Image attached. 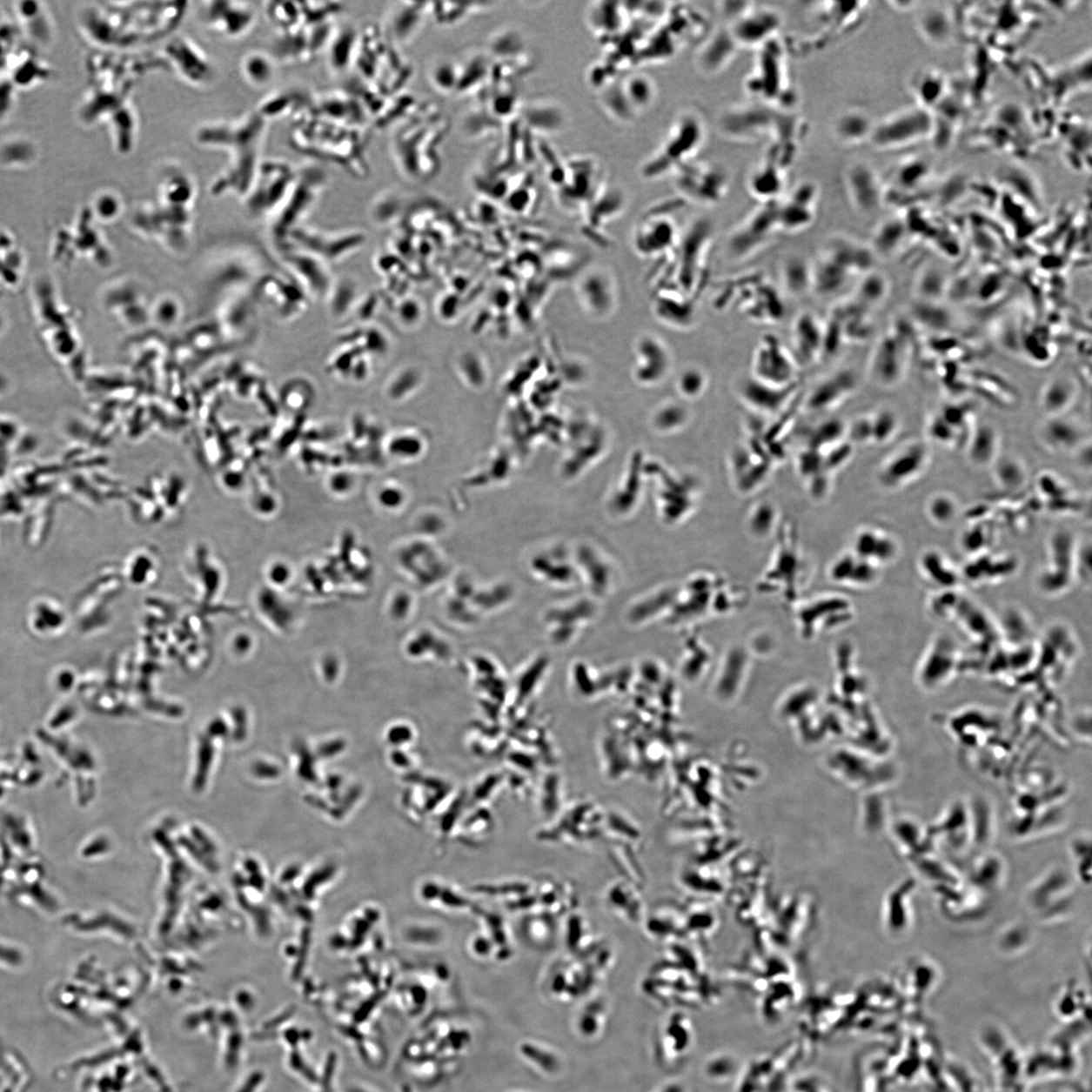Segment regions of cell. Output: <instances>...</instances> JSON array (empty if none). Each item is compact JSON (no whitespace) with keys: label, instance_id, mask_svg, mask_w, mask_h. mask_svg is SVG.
<instances>
[{"label":"cell","instance_id":"6da1fadb","mask_svg":"<svg viewBox=\"0 0 1092 1092\" xmlns=\"http://www.w3.org/2000/svg\"><path fill=\"white\" fill-rule=\"evenodd\" d=\"M268 122L256 110L236 118L199 124L195 139L199 146L226 155V164L210 185L211 195L246 197L264 161Z\"/></svg>","mask_w":1092,"mask_h":1092},{"label":"cell","instance_id":"7a4b0ae2","mask_svg":"<svg viewBox=\"0 0 1092 1092\" xmlns=\"http://www.w3.org/2000/svg\"><path fill=\"white\" fill-rule=\"evenodd\" d=\"M186 2H115L87 12L86 30L93 42L123 52L166 39L187 12Z\"/></svg>","mask_w":1092,"mask_h":1092},{"label":"cell","instance_id":"3957f363","mask_svg":"<svg viewBox=\"0 0 1092 1092\" xmlns=\"http://www.w3.org/2000/svg\"><path fill=\"white\" fill-rule=\"evenodd\" d=\"M788 51L779 37L757 50L754 68L745 81L752 101L780 110H795L798 97L788 70Z\"/></svg>","mask_w":1092,"mask_h":1092},{"label":"cell","instance_id":"277c9868","mask_svg":"<svg viewBox=\"0 0 1092 1092\" xmlns=\"http://www.w3.org/2000/svg\"><path fill=\"white\" fill-rule=\"evenodd\" d=\"M783 111L752 99L730 104L717 117L716 128L722 138L738 144L769 142L776 135Z\"/></svg>","mask_w":1092,"mask_h":1092},{"label":"cell","instance_id":"5b68a950","mask_svg":"<svg viewBox=\"0 0 1092 1092\" xmlns=\"http://www.w3.org/2000/svg\"><path fill=\"white\" fill-rule=\"evenodd\" d=\"M707 137V123L703 117L696 111H683L671 129L657 157L647 165V176H665L694 160L705 144Z\"/></svg>","mask_w":1092,"mask_h":1092},{"label":"cell","instance_id":"8992f818","mask_svg":"<svg viewBox=\"0 0 1092 1092\" xmlns=\"http://www.w3.org/2000/svg\"><path fill=\"white\" fill-rule=\"evenodd\" d=\"M717 303L721 309L727 303H735L741 313L754 322L778 323L786 315V305L775 286L756 276L734 280L720 293Z\"/></svg>","mask_w":1092,"mask_h":1092},{"label":"cell","instance_id":"52a82bcc","mask_svg":"<svg viewBox=\"0 0 1092 1092\" xmlns=\"http://www.w3.org/2000/svg\"><path fill=\"white\" fill-rule=\"evenodd\" d=\"M934 124L932 111L915 105L875 122L869 143L881 151L906 148L931 137Z\"/></svg>","mask_w":1092,"mask_h":1092},{"label":"cell","instance_id":"ba28073f","mask_svg":"<svg viewBox=\"0 0 1092 1092\" xmlns=\"http://www.w3.org/2000/svg\"><path fill=\"white\" fill-rule=\"evenodd\" d=\"M673 173L680 195L691 203L714 207L727 196L729 172L717 162L692 160Z\"/></svg>","mask_w":1092,"mask_h":1092},{"label":"cell","instance_id":"9c48e42d","mask_svg":"<svg viewBox=\"0 0 1092 1092\" xmlns=\"http://www.w3.org/2000/svg\"><path fill=\"white\" fill-rule=\"evenodd\" d=\"M779 202V201H778ZM778 202L760 204L728 236L727 251L736 261L746 260L764 251L780 233Z\"/></svg>","mask_w":1092,"mask_h":1092},{"label":"cell","instance_id":"30bf717a","mask_svg":"<svg viewBox=\"0 0 1092 1092\" xmlns=\"http://www.w3.org/2000/svg\"><path fill=\"white\" fill-rule=\"evenodd\" d=\"M161 55L166 61L168 70L176 73L187 85L204 89L215 79V67L209 56L190 37L172 36L165 43Z\"/></svg>","mask_w":1092,"mask_h":1092},{"label":"cell","instance_id":"8fae6325","mask_svg":"<svg viewBox=\"0 0 1092 1092\" xmlns=\"http://www.w3.org/2000/svg\"><path fill=\"white\" fill-rule=\"evenodd\" d=\"M801 368L777 335L760 337L753 354L751 376L774 385L791 386L800 385Z\"/></svg>","mask_w":1092,"mask_h":1092},{"label":"cell","instance_id":"7c38bea8","mask_svg":"<svg viewBox=\"0 0 1092 1092\" xmlns=\"http://www.w3.org/2000/svg\"><path fill=\"white\" fill-rule=\"evenodd\" d=\"M908 346L895 330L880 337L869 358L868 376L880 388L889 389L906 378L908 365Z\"/></svg>","mask_w":1092,"mask_h":1092},{"label":"cell","instance_id":"4fadbf2b","mask_svg":"<svg viewBox=\"0 0 1092 1092\" xmlns=\"http://www.w3.org/2000/svg\"><path fill=\"white\" fill-rule=\"evenodd\" d=\"M297 174L298 171L285 161L264 159L245 197L249 205L264 211L284 204L296 183Z\"/></svg>","mask_w":1092,"mask_h":1092},{"label":"cell","instance_id":"5bb4252c","mask_svg":"<svg viewBox=\"0 0 1092 1092\" xmlns=\"http://www.w3.org/2000/svg\"><path fill=\"white\" fill-rule=\"evenodd\" d=\"M1077 542L1069 530H1058L1049 541V563L1038 578L1039 589L1047 596H1058L1075 581Z\"/></svg>","mask_w":1092,"mask_h":1092},{"label":"cell","instance_id":"9a60e30c","mask_svg":"<svg viewBox=\"0 0 1092 1092\" xmlns=\"http://www.w3.org/2000/svg\"><path fill=\"white\" fill-rule=\"evenodd\" d=\"M741 49L757 50L776 39L783 18L776 9L752 3L740 16L726 24Z\"/></svg>","mask_w":1092,"mask_h":1092},{"label":"cell","instance_id":"2e32d148","mask_svg":"<svg viewBox=\"0 0 1092 1092\" xmlns=\"http://www.w3.org/2000/svg\"><path fill=\"white\" fill-rule=\"evenodd\" d=\"M202 10L205 26L224 39H241L258 22V11L251 3L210 0L204 3Z\"/></svg>","mask_w":1092,"mask_h":1092},{"label":"cell","instance_id":"e0dca14e","mask_svg":"<svg viewBox=\"0 0 1092 1092\" xmlns=\"http://www.w3.org/2000/svg\"><path fill=\"white\" fill-rule=\"evenodd\" d=\"M820 187L811 180L798 183L778 202L777 220L780 233L796 234L813 226L817 217Z\"/></svg>","mask_w":1092,"mask_h":1092},{"label":"cell","instance_id":"ac0fdd59","mask_svg":"<svg viewBox=\"0 0 1092 1092\" xmlns=\"http://www.w3.org/2000/svg\"><path fill=\"white\" fill-rule=\"evenodd\" d=\"M842 184L848 201L860 214H875L885 203V184L866 162L848 164L842 173Z\"/></svg>","mask_w":1092,"mask_h":1092},{"label":"cell","instance_id":"d6986e66","mask_svg":"<svg viewBox=\"0 0 1092 1092\" xmlns=\"http://www.w3.org/2000/svg\"><path fill=\"white\" fill-rule=\"evenodd\" d=\"M800 385L777 386L748 374L736 384V395L747 408L760 414L777 415L795 400Z\"/></svg>","mask_w":1092,"mask_h":1092},{"label":"cell","instance_id":"ffe728a7","mask_svg":"<svg viewBox=\"0 0 1092 1092\" xmlns=\"http://www.w3.org/2000/svg\"><path fill=\"white\" fill-rule=\"evenodd\" d=\"M928 460L929 452L926 445L919 441L908 443L885 461L879 472L880 483L886 489H901L921 476Z\"/></svg>","mask_w":1092,"mask_h":1092},{"label":"cell","instance_id":"44dd1931","mask_svg":"<svg viewBox=\"0 0 1092 1092\" xmlns=\"http://www.w3.org/2000/svg\"><path fill=\"white\" fill-rule=\"evenodd\" d=\"M858 388L856 372L852 368H841L816 383L804 398V408L816 414L834 410L854 396Z\"/></svg>","mask_w":1092,"mask_h":1092},{"label":"cell","instance_id":"7402d4cb","mask_svg":"<svg viewBox=\"0 0 1092 1092\" xmlns=\"http://www.w3.org/2000/svg\"><path fill=\"white\" fill-rule=\"evenodd\" d=\"M959 651L951 638L938 636L921 660L917 681L927 691L938 690L957 670Z\"/></svg>","mask_w":1092,"mask_h":1092},{"label":"cell","instance_id":"603a6c76","mask_svg":"<svg viewBox=\"0 0 1092 1092\" xmlns=\"http://www.w3.org/2000/svg\"><path fill=\"white\" fill-rule=\"evenodd\" d=\"M740 48L726 24L710 30L699 46L696 67L705 77H714L734 64Z\"/></svg>","mask_w":1092,"mask_h":1092},{"label":"cell","instance_id":"cb8c5ba5","mask_svg":"<svg viewBox=\"0 0 1092 1092\" xmlns=\"http://www.w3.org/2000/svg\"><path fill=\"white\" fill-rule=\"evenodd\" d=\"M791 345L790 351L801 367L821 359L823 323L811 312H802L792 323Z\"/></svg>","mask_w":1092,"mask_h":1092},{"label":"cell","instance_id":"d4e9b609","mask_svg":"<svg viewBox=\"0 0 1092 1092\" xmlns=\"http://www.w3.org/2000/svg\"><path fill=\"white\" fill-rule=\"evenodd\" d=\"M865 3H821L815 9L816 22L822 35L814 42L817 48L851 30L860 22Z\"/></svg>","mask_w":1092,"mask_h":1092},{"label":"cell","instance_id":"484cf974","mask_svg":"<svg viewBox=\"0 0 1092 1092\" xmlns=\"http://www.w3.org/2000/svg\"><path fill=\"white\" fill-rule=\"evenodd\" d=\"M821 252L838 261L854 278L872 271L877 258L869 245L842 234L829 237Z\"/></svg>","mask_w":1092,"mask_h":1092},{"label":"cell","instance_id":"4316f807","mask_svg":"<svg viewBox=\"0 0 1092 1092\" xmlns=\"http://www.w3.org/2000/svg\"><path fill=\"white\" fill-rule=\"evenodd\" d=\"M1019 569V560L1012 554H977L964 566L961 577L970 584H995L1003 581Z\"/></svg>","mask_w":1092,"mask_h":1092},{"label":"cell","instance_id":"83f0119b","mask_svg":"<svg viewBox=\"0 0 1092 1092\" xmlns=\"http://www.w3.org/2000/svg\"><path fill=\"white\" fill-rule=\"evenodd\" d=\"M874 124L875 121L865 110L848 108L834 117L831 131L839 145L854 148L870 142Z\"/></svg>","mask_w":1092,"mask_h":1092},{"label":"cell","instance_id":"f1b7e54d","mask_svg":"<svg viewBox=\"0 0 1092 1092\" xmlns=\"http://www.w3.org/2000/svg\"><path fill=\"white\" fill-rule=\"evenodd\" d=\"M787 173L782 167L763 158L747 178V191L760 204L778 202L783 198Z\"/></svg>","mask_w":1092,"mask_h":1092},{"label":"cell","instance_id":"f546056e","mask_svg":"<svg viewBox=\"0 0 1092 1092\" xmlns=\"http://www.w3.org/2000/svg\"><path fill=\"white\" fill-rule=\"evenodd\" d=\"M854 278L851 272L828 255L821 252L811 261V291L821 298L841 295Z\"/></svg>","mask_w":1092,"mask_h":1092},{"label":"cell","instance_id":"4dcf8cb0","mask_svg":"<svg viewBox=\"0 0 1092 1092\" xmlns=\"http://www.w3.org/2000/svg\"><path fill=\"white\" fill-rule=\"evenodd\" d=\"M1039 436L1043 445L1054 452L1076 451L1084 442L1082 427L1064 415L1048 417L1040 427Z\"/></svg>","mask_w":1092,"mask_h":1092},{"label":"cell","instance_id":"1f68e13d","mask_svg":"<svg viewBox=\"0 0 1092 1092\" xmlns=\"http://www.w3.org/2000/svg\"><path fill=\"white\" fill-rule=\"evenodd\" d=\"M312 104L313 102L311 97L304 91L298 89H286L272 92L262 99L256 111L268 122H271L276 118L291 117V115L297 117L307 111Z\"/></svg>","mask_w":1092,"mask_h":1092},{"label":"cell","instance_id":"d6a6232c","mask_svg":"<svg viewBox=\"0 0 1092 1092\" xmlns=\"http://www.w3.org/2000/svg\"><path fill=\"white\" fill-rule=\"evenodd\" d=\"M1078 385L1069 376L1050 379L1040 392V405L1048 417L1062 416L1076 401Z\"/></svg>","mask_w":1092,"mask_h":1092},{"label":"cell","instance_id":"836d02e7","mask_svg":"<svg viewBox=\"0 0 1092 1092\" xmlns=\"http://www.w3.org/2000/svg\"><path fill=\"white\" fill-rule=\"evenodd\" d=\"M898 551L895 539L877 529H864L854 544V554L876 566L891 563L897 558Z\"/></svg>","mask_w":1092,"mask_h":1092},{"label":"cell","instance_id":"e575fe53","mask_svg":"<svg viewBox=\"0 0 1092 1092\" xmlns=\"http://www.w3.org/2000/svg\"><path fill=\"white\" fill-rule=\"evenodd\" d=\"M923 578L939 591L957 590L962 577L955 570L943 553L935 549L923 552L919 561Z\"/></svg>","mask_w":1092,"mask_h":1092},{"label":"cell","instance_id":"d590c367","mask_svg":"<svg viewBox=\"0 0 1092 1092\" xmlns=\"http://www.w3.org/2000/svg\"><path fill=\"white\" fill-rule=\"evenodd\" d=\"M998 445L1000 440L996 430L988 424L972 429L965 446L970 463L976 466L995 464Z\"/></svg>","mask_w":1092,"mask_h":1092},{"label":"cell","instance_id":"8d00e7d4","mask_svg":"<svg viewBox=\"0 0 1092 1092\" xmlns=\"http://www.w3.org/2000/svg\"><path fill=\"white\" fill-rule=\"evenodd\" d=\"M780 278L789 295H805L811 291V261L802 256H790L782 262Z\"/></svg>","mask_w":1092,"mask_h":1092},{"label":"cell","instance_id":"74e56055","mask_svg":"<svg viewBox=\"0 0 1092 1092\" xmlns=\"http://www.w3.org/2000/svg\"><path fill=\"white\" fill-rule=\"evenodd\" d=\"M1041 494L1046 500L1047 508L1054 513H1069L1081 509V501L1072 497L1069 486L1053 474H1043L1039 479Z\"/></svg>","mask_w":1092,"mask_h":1092},{"label":"cell","instance_id":"f35d334b","mask_svg":"<svg viewBox=\"0 0 1092 1092\" xmlns=\"http://www.w3.org/2000/svg\"><path fill=\"white\" fill-rule=\"evenodd\" d=\"M906 233L907 227L901 220L888 218L874 231L869 246L876 258H890L900 249Z\"/></svg>","mask_w":1092,"mask_h":1092},{"label":"cell","instance_id":"ab89813d","mask_svg":"<svg viewBox=\"0 0 1092 1092\" xmlns=\"http://www.w3.org/2000/svg\"><path fill=\"white\" fill-rule=\"evenodd\" d=\"M888 291V278L883 277V274L872 271L860 278L851 298L861 307L870 312L885 301Z\"/></svg>","mask_w":1092,"mask_h":1092},{"label":"cell","instance_id":"60d3db41","mask_svg":"<svg viewBox=\"0 0 1092 1092\" xmlns=\"http://www.w3.org/2000/svg\"><path fill=\"white\" fill-rule=\"evenodd\" d=\"M832 575L835 579H841L842 582L850 579L853 585L869 586L876 581L878 566L857 557L856 554L847 555L833 567Z\"/></svg>","mask_w":1092,"mask_h":1092},{"label":"cell","instance_id":"b9f144b4","mask_svg":"<svg viewBox=\"0 0 1092 1092\" xmlns=\"http://www.w3.org/2000/svg\"><path fill=\"white\" fill-rule=\"evenodd\" d=\"M276 60L271 54L249 52L242 58L240 70L247 84L262 87L270 84L276 73Z\"/></svg>","mask_w":1092,"mask_h":1092},{"label":"cell","instance_id":"7bdbcfd3","mask_svg":"<svg viewBox=\"0 0 1092 1092\" xmlns=\"http://www.w3.org/2000/svg\"><path fill=\"white\" fill-rule=\"evenodd\" d=\"M919 27L923 37L934 45H945L951 39V18L943 10L931 8L923 11Z\"/></svg>","mask_w":1092,"mask_h":1092},{"label":"cell","instance_id":"ee69618b","mask_svg":"<svg viewBox=\"0 0 1092 1092\" xmlns=\"http://www.w3.org/2000/svg\"><path fill=\"white\" fill-rule=\"evenodd\" d=\"M947 84L938 71L921 72L914 81V96L920 107L931 111L944 97Z\"/></svg>","mask_w":1092,"mask_h":1092},{"label":"cell","instance_id":"f6af8a7d","mask_svg":"<svg viewBox=\"0 0 1092 1092\" xmlns=\"http://www.w3.org/2000/svg\"><path fill=\"white\" fill-rule=\"evenodd\" d=\"M995 479L1003 491L1016 492L1027 483V471L1020 460L1002 458L995 461Z\"/></svg>","mask_w":1092,"mask_h":1092},{"label":"cell","instance_id":"bcb514c9","mask_svg":"<svg viewBox=\"0 0 1092 1092\" xmlns=\"http://www.w3.org/2000/svg\"><path fill=\"white\" fill-rule=\"evenodd\" d=\"M423 11L424 9L408 8L404 3L403 8H398L392 12L391 32L398 42L407 43L414 37L423 23Z\"/></svg>","mask_w":1092,"mask_h":1092},{"label":"cell","instance_id":"7dc6e473","mask_svg":"<svg viewBox=\"0 0 1092 1092\" xmlns=\"http://www.w3.org/2000/svg\"><path fill=\"white\" fill-rule=\"evenodd\" d=\"M330 64L335 70H345L352 59L353 51L357 52V36L351 30H342L340 37L331 42Z\"/></svg>","mask_w":1092,"mask_h":1092},{"label":"cell","instance_id":"c3c4849f","mask_svg":"<svg viewBox=\"0 0 1092 1092\" xmlns=\"http://www.w3.org/2000/svg\"><path fill=\"white\" fill-rule=\"evenodd\" d=\"M872 442L876 445H883L888 442L897 433L900 428V420L894 412L888 409H883L876 412L875 414L870 416Z\"/></svg>","mask_w":1092,"mask_h":1092},{"label":"cell","instance_id":"681fc988","mask_svg":"<svg viewBox=\"0 0 1092 1092\" xmlns=\"http://www.w3.org/2000/svg\"><path fill=\"white\" fill-rule=\"evenodd\" d=\"M708 385V374L700 367H689L678 379V390L687 399L700 398Z\"/></svg>","mask_w":1092,"mask_h":1092},{"label":"cell","instance_id":"f907efd6","mask_svg":"<svg viewBox=\"0 0 1092 1092\" xmlns=\"http://www.w3.org/2000/svg\"><path fill=\"white\" fill-rule=\"evenodd\" d=\"M947 290V277L943 271L938 268H928L921 273L917 284V291L922 298V301L933 302L938 298L943 296Z\"/></svg>","mask_w":1092,"mask_h":1092},{"label":"cell","instance_id":"816d5d0a","mask_svg":"<svg viewBox=\"0 0 1092 1092\" xmlns=\"http://www.w3.org/2000/svg\"><path fill=\"white\" fill-rule=\"evenodd\" d=\"M928 515L935 524L940 526H948L956 519L958 513L957 502L947 494H938L931 498L927 507Z\"/></svg>","mask_w":1092,"mask_h":1092},{"label":"cell","instance_id":"f5cc1de1","mask_svg":"<svg viewBox=\"0 0 1092 1092\" xmlns=\"http://www.w3.org/2000/svg\"><path fill=\"white\" fill-rule=\"evenodd\" d=\"M995 535L991 526H986L983 524L979 526L978 524V526L966 530L962 535V539H961V544H962L965 552L976 555L981 554L989 552L988 549L991 542L995 539Z\"/></svg>","mask_w":1092,"mask_h":1092},{"label":"cell","instance_id":"db71d44e","mask_svg":"<svg viewBox=\"0 0 1092 1092\" xmlns=\"http://www.w3.org/2000/svg\"><path fill=\"white\" fill-rule=\"evenodd\" d=\"M626 81L627 98L634 107L646 108L654 101L655 87L651 79L644 77H633Z\"/></svg>","mask_w":1092,"mask_h":1092},{"label":"cell","instance_id":"11a10c76","mask_svg":"<svg viewBox=\"0 0 1092 1092\" xmlns=\"http://www.w3.org/2000/svg\"><path fill=\"white\" fill-rule=\"evenodd\" d=\"M1092 551L1090 544L1078 546L1075 553V577L1078 582L1090 584L1092 573Z\"/></svg>","mask_w":1092,"mask_h":1092},{"label":"cell","instance_id":"9f6ffc18","mask_svg":"<svg viewBox=\"0 0 1092 1092\" xmlns=\"http://www.w3.org/2000/svg\"><path fill=\"white\" fill-rule=\"evenodd\" d=\"M97 202L98 208L101 210L102 214L104 210H107L104 214L105 216H115L122 204L120 197L112 192L104 193V195L98 198Z\"/></svg>","mask_w":1092,"mask_h":1092},{"label":"cell","instance_id":"6f0895ef","mask_svg":"<svg viewBox=\"0 0 1092 1092\" xmlns=\"http://www.w3.org/2000/svg\"><path fill=\"white\" fill-rule=\"evenodd\" d=\"M286 575H288V570H286L285 566L280 564H274L268 570V577H270L271 581L277 584L285 582L286 578H288Z\"/></svg>","mask_w":1092,"mask_h":1092}]
</instances>
